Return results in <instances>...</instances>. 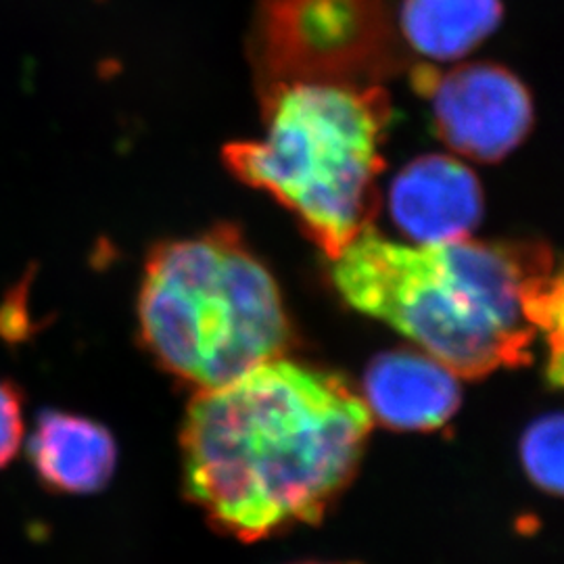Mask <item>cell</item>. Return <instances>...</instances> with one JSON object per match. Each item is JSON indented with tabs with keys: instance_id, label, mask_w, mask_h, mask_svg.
<instances>
[{
	"instance_id": "1",
	"label": "cell",
	"mask_w": 564,
	"mask_h": 564,
	"mask_svg": "<svg viewBox=\"0 0 564 564\" xmlns=\"http://www.w3.org/2000/svg\"><path fill=\"white\" fill-rule=\"evenodd\" d=\"M372 424L341 377L270 360L188 403L184 494L241 542L318 523L356 477Z\"/></svg>"
},
{
	"instance_id": "3",
	"label": "cell",
	"mask_w": 564,
	"mask_h": 564,
	"mask_svg": "<svg viewBox=\"0 0 564 564\" xmlns=\"http://www.w3.org/2000/svg\"><path fill=\"white\" fill-rule=\"evenodd\" d=\"M265 118L263 141L232 142L224 160L286 205L335 260L379 209L389 99L377 86L281 82L268 90Z\"/></svg>"
},
{
	"instance_id": "2",
	"label": "cell",
	"mask_w": 564,
	"mask_h": 564,
	"mask_svg": "<svg viewBox=\"0 0 564 564\" xmlns=\"http://www.w3.org/2000/svg\"><path fill=\"white\" fill-rule=\"evenodd\" d=\"M333 262L343 300L391 324L456 377L523 366L544 337L563 383V276L540 245H403L372 226Z\"/></svg>"
},
{
	"instance_id": "11",
	"label": "cell",
	"mask_w": 564,
	"mask_h": 564,
	"mask_svg": "<svg viewBox=\"0 0 564 564\" xmlns=\"http://www.w3.org/2000/svg\"><path fill=\"white\" fill-rule=\"evenodd\" d=\"M521 464L540 491L563 494V416L558 412L527 426L521 437Z\"/></svg>"
},
{
	"instance_id": "13",
	"label": "cell",
	"mask_w": 564,
	"mask_h": 564,
	"mask_svg": "<svg viewBox=\"0 0 564 564\" xmlns=\"http://www.w3.org/2000/svg\"><path fill=\"white\" fill-rule=\"evenodd\" d=\"M295 564H354V563H314V561H307V563H295Z\"/></svg>"
},
{
	"instance_id": "6",
	"label": "cell",
	"mask_w": 564,
	"mask_h": 564,
	"mask_svg": "<svg viewBox=\"0 0 564 564\" xmlns=\"http://www.w3.org/2000/svg\"><path fill=\"white\" fill-rule=\"evenodd\" d=\"M414 84L431 99L440 137L464 158L500 162L531 130V95L502 65L470 63L447 74L423 67Z\"/></svg>"
},
{
	"instance_id": "10",
	"label": "cell",
	"mask_w": 564,
	"mask_h": 564,
	"mask_svg": "<svg viewBox=\"0 0 564 564\" xmlns=\"http://www.w3.org/2000/svg\"><path fill=\"white\" fill-rule=\"evenodd\" d=\"M502 18V0H400L398 30L416 55L456 61L484 44Z\"/></svg>"
},
{
	"instance_id": "12",
	"label": "cell",
	"mask_w": 564,
	"mask_h": 564,
	"mask_svg": "<svg viewBox=\"0 0 564 564\" xmlns=\"http://www.w3.org/2000/svg\"><path fill=\"white\" fill-rule=\"evenodd\" d=\"M23 440V414L18 387L0 379V468L11 463Z\"/></svg>"
},
{
	"instance_id": "7",
	"label": "cell",
	"mask_w": 564,
	"mask_h": 564,
	"mask_svg": "<svg viewBox=\"0 0 564 564\" xmlns=\"http://www.w3.org/2000/svg\"><path fill=\"white\" fill-rule=\"evenodd\" d=\"M391 216L416 245L468 239L484 214L477 176L458 160L423 155L391 184Z\"/></svg>"
},
{
	"instance_id": "4",
	"label": "cell",
	"mask_w": 564,
	"mask_h": 564,
	"mask_svg": "<svg viewBox=\"0 0 564 564\" xmlns=\"http://www.w3.org/2000/svg\"><path fill=\"white\" fill-rule=\"evenodd\" d=\"M139 323L151 356L197 391L282 358L293 341L279 284L230 226L151 251Z\"/></svg>"
},
{
	"instance_id": "5",
	"label": "cell",
	"mask_w": 564,
	"mask_h": 564,
	"mask_svg": "<svg viewBox=\"0 0 564 564\" xmlns=\"http://www.w3.org/2000/svg\"><path fill=\"white\" fill-rule=\"evenodd\" d=\"M391 0H260V51L274 84H356L393 63Z\"/></svg>"
},
{
	"instance_id": "8",
	"label": "cell",
	"mask_w": 564,
	"mask_h": 564,
	"mask_svg": "<svg viewBox=\"0 0 564 564\" xmlns=\"http://www.w3.org/2000/svg\"><path fill=\"white\" fill-rule=\"evenodd\" d=\"M456 375L419 351H387L366 368L362 400L372 416L393 431H435L460 408Z\"/></svg>"
},
{
	"instance_id": "9",
	"label": "cell",
	"mask_w": 564,
	"mask_h": 564,
	"mask_svg": "<svg viewBox=\"0 0 564 564\" xmlns=\"http://www.w3.org/2000/svg\"><path fill=\"white\" fill-rule=\"evenodd\" d=\"M28 452L42 485L72 496L101 491L118 466V445L109 429L59 410L42 412Z\"/></svg>"
}]
</instances>
